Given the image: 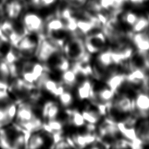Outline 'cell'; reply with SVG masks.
Segmentation results:
<instances>
[{
	"mask_svg": "<svg viewBox=\"0 0 149 149\" xmlns=\"http://www.w3.org/2000/svg\"><path fill=\"white\" fill-rule=\"evenodd\" d=\"M41 103L23 102L18 103L17 113L13 122L27 133L42 129Z\"/></svg>",
	"mask_w": 149,
	"mask_h": 149,
	"instance_id": "obj_1",
	"label": "cell"
},
{
	"mask_svg": "<svg viewBox=\"0 0 149 149\" xmlns=\"http://www.w3.org/2000/svg\"><path fill=\"white\" fill-rule=\"evenodd\" d=\"M28 134L14 122L0 128V147L6 148H26Z\"/></svg>",
	"mask_w": 149,
	"mask_h": 149,
	"instance_id": "obj_2",
	"label": "cell"
},
{
	"mask_svg": "<svg viewBox=\"0 0 149 149\" xmlns=\"http://www.w3.org/2000/svg\"><path fill=\"white\" fill-rule=\"evenodd\" d=\"M133 99L134 95H132L127 90H121L117 93L111 102L108 116L117 121L132 114Z\"/></svg>",
	"mask_w": 149,
	"mask_h": 149,
	"instance_id": "obj_3",
	"label": "cell"
},
{
	"mask_svg": "<svg viewBox=\"0 0 149 149\" xmlns=\"http://www.w3.org/2000/svg\"><path fill=\"white\" fill-rule=\"evenodd\" d=\"M18 102L7 88H0V128L11 124L17 113Z\"/></svg>",
	"mask_w": 149,
	"mask_h": 149,
	"instance_id": "obj_4",
	"label": "cell"
},
{
	"mask_svg": "<svg viewBox=\"0 0 149 149\" xmlns=\"http://www.w3.org/2000/svg\"><path fill=\"white\" fill-rule=\"evenodd\" d=\"M62 51L71 63L82 61L90 54L85 49L84 38L71 35H69L65 40Z\"/></svg>",
	"mask_w": 149,
	"mask_h": 149,
	"instance_id": "obj_5",
	"label": "cell"
},
{
	"mask_svg": "<svg viewBox=\"0 0 149 149\" xmlns=\"http://www.w3.org/2000/svg\"><path fill=\"white\" fill-rule=\"evenodd\" d=\"M26 33L20 20H12L3 18L0 22V36L13 47Z\"/></svg>",
	"mask_w": 149,
	"mask_h": 149,
	"instance_id": "obj_6",
	"label": "cell"
},
{
	"mask_svg": "<svg viewBox=\"0 0 149 149\" xmlns=\"http://www.w3.org/2000/svg\"><path fill=\"white\" fill-rule=\"evenodd\" d=\"M45 18L35 10L24 11L19 20L26 33L36 34L42 37L44 35Z\"/></svg>",
	"mask_w": 149,
	"mask_h": 149,
	"instance_id": "obj_7",
	"label": "cell"
},
{
	"mask_svg": "<svg viewBox=\"0 0 149 149\" xmlns=\"http://www.w3.org/2000/svg\"><path fill=\"white\" fill-rule=\"evenodd\" d=\"M41 36L36 34L26 33L15 47L22 60L35 58Z\"/></svg>",
	"mask_w": 149,
	"mask_h": 149,
	"instance_id": "obj_8",
	"label": "cell"
},
{
	"mask_svg": "<svg viewBox=\"0 0 149 149\" xmlns=\"http://www.w3.org/2000/svg\"><path fill=\"white\" fill-rule=\"evenodd\" d=\"M107 39L102 29H98L88 34L84 38V44L86 52L94 56L107 48Z\"/></svg>",
	"mask_w": 149,
	"mask_h": 149,
	"instance_id": "obj_9",
	"label": "cell"
},
{
	"mask_svg": "<svg viewBox=\"0 0 149 149\" xmlns=\"http://www.w3.org/2000/svg\"><path fill=\"white\" fill-rule=\"evenodd\" d=\"M132 114L138 120L149 118V91L148 90L144 89L135 90Z\"/></svg>",
	"mask_w": 149,
	"mask_h": 149,
	"instance_id": "obj_10",
	"label": "cell"
},
{
	"mask_svg": "<svg viewBox=\"0 0 149 149\" xmlns=\"http://www.w3.org/2000/svg\"><path fill=\"white\" fill-rule=\"evenodd\" d=\"M52 144L51 134L45 131L43 129H41L36 132L28 133L26 148H51Z\"/></svg>",
	"mask_w": 149,
	"mask_h": 149,
	"instance_id": "obj_11",
	"label": "cell"
},
{
	"mask_svg": "<svg viewBox=\"0 0 149 149\" xmlns=\"http://www.w3.org/2000/svg\"><path fill=\"white\" fill-rule=\"evenodd\" d=\"M95 83L92 78H84L80 80L76 87L75 96L82 102H90L94 97Z\"/></svg>",
	"mask_w": 149,
	"mask_h": 149,
	"instance_id": "obj_12",
	"label": "cell"
},
{
	"mask_svg": "<svg viewBox=\"0 0 149 149\" xmlns=\"http://www.w3.org/2000/svg\"><path fill=\"white\" fill-rule=\"evenodd\" d=\"M127 37L135 52L146 54L149 53V31L132 33L128 31Z\"/></svg>",
	"mask_w": 149,
	"mask_h": 149,
	"instance_id": "obj_13",
	"label": "cell"
},
{
	"mask_svg": "<svg viewBox=\"0 0 149 149\" xmlns=\"http://www.w3.org/2000/svg\"><path fill=\"white\" fill-rule=\"evenodd\" d=\"M1 12L5 18L19 20L24 13V5L21 0H10L4 4Z\"/></svg>",
	"mask_w": 149,
	"mask_h": 149,
	"instance_id": "obj_14",
	"label": "cell"
},
{
	"mask_svg": "<svg viewBox=\"0 0 149 149\" xmlns=\"http://www.w3.org/2000/svg\"><path fill=\"white\" fill-rule=\"evenodd\" d=\"M41 116L43 122L59 118L62 107L57 100H48L41 103Z\"/></svg>",
	"mask_w": 149,
	"mask_h": 149,
	"instance_id": "obj_15",
	"label": "cell"
},
{
	"mask_svg": "<svg viewBox=\"0 0 149 149\" xmlns=\"http://www.w3.org/2000/svg\"><path fill=\"white\" fill-rule=\"evenodd\" d=\"M116 93L105 83L102 86H95L94 85V97L91 102H89L92 104L96 103L110 104L113 102Z\"/></svg>",
	"mask_w": 149,
	"mask_h": 149,
	"instance_id": "obj_16",
	"label": "cell"
},
{
	"mask_svg": "<svg viewBox=\"0 0 149 149\" xmlns=\"http://www.w3.org/2000/svg\"><path fill=\"white\" fill-rule=\"evenodd\" d=\"M63 111L65 115L63 120L66 125H69L76 129L84 128L86 123L81 111L73 107L63 109Z\"/></svg>",
	"mask_w": 149,
	"mask_h": 149,
	"instance_id": "obj_17",
	"label": "cell"
},
{
	"mask_svg": "<svg viewBox=\"0 0 149 149\" xmlns=\"http://www.w3.org/2000/svg\"><path fill=\"white\" fill-rule=\"evenodd\" d=\"M81 111L86 124L97 126L103 118L96 107L89 102Z\"/></svg>",
	"mask_w": 149,
	"mask_h": 149,
	"instance_id": "obj_18",
	"label": "cell"
},
{
	"mask_svg": "<svg viewBox=\"0 0 149 149\" xmlns=\"http://www.w3.org/2000/svg\"><path fill=\"white\" fill-rule=\"evenodd\" d=\"M60 81L65 89L73 90L79 81V77L74 69L70 68L69 70L60 74Z\"/></svg>",
	"mask_w": 149,
	"mask_h": 149,
	"instance_id": "obj_19",
	"label": "cell"
},
{
	"mask_svg": "<svg viewBox=\"0 0 149 149\" xmlns=\"http://www.w3.org/2000/svg\"><path fill=\"white\" fill-rule=\"evenodd\" d=\"M137 137L141 141L144 148L149 145V118L140 119L136 124Z\"/></svg>",
	"mask_w": 149,
	"mask_h": 149,
	"instance_id": "obj_20",
	"label": "cell"
},
{
	"mask_svg": "<svg viewBox=\"0 0 149 149\" xmlns=\"http://www.w3.org/2000/svg\"><path fill=\"white\" fill-rule=\"evenodd\" d=\"M139 17V15L137 12L129 10L124 13L122 12L118 15V20L120 24L126 26L130 30L134 24L137 22Z\"/></svg>",
	"mask_w": 149,
	"mask_h": 149,
	"instance_id": "obj_21",
	"label": "cell"
},
{
	"mask_svg": "<svg viewBox=\"0 0 149 149\" xmlns=\"http://www.w3.org/2000/svg\"><path fill=\"white\" fill-rule=\"evenodd\" d=\"M13 79L10 68L5 61L0 62V88H7Z\"/></svg>",
	"mask_w": 149,
	"mask_h": 149,
	"instance_id": "obj_22",
	"label": "cell"
},
{
	"mask_svg": "<svg viewBox=\"0 0 149 149\" xmlns=\"http://www.w3.org/2000/svg\"><path fill=\"white\" fill-rule=\"evenodd\" d=\"M56 100L63 109L72 108L74 103V94L73 90L65 89L57 97Z\"/></svg>",
	"mask_w": 149,
	"mask_h": 149,
	"instance_id": "obj_23",
	"label": "cell"
},
{
	"mask_svg": "<svg viewBox=\"0 0 149 149\" xmlns=\"http://www.w3.org/2000/svg\"><path fill=\"white\" fill-rule=\"evenodd\" d=\"M149 30V17L148 15H139L137 22L130 29L132 33L142 32Z\"/></svg>",
	"mask_w": 149,
	"mask_h": 149,
	"instance_id": "obj_24",
	"label": "cell"
},
{
	"mask_svg": "<svg viewBox=\"0 0 149 149\" xmlns=\"http://www.w3.org/2000/svg\"><path fill=\"white\" fill-rule=\"evenodd\" d=\"M61 1L65 3L69 6L74 8V9H79L84 6L87 2V0H61Z\"/></svg>",
	"mask_w": 149,
	"mask_h": 149,
	"instance_id": "obj_25",
	"label": "cell"
},
{
	"mask_svg": "<svg viewBox=\"0 0 149 149\" xmlns=\"http://www.w3.org/2000/svg\"><path fill=\"white\" fill-rule=\"evenodd\" d=\"M71 148L70 145L69 144L68 142L66 140L65 137L64 139L61 140L60 141L58 142L56 144L53 145L52 148H56V149H62V148Z\"/></svg>",
	"mask_w": 149,
	"mask_h": 149,
	"instance_id": "obj_26",
	"label": "cell"
},
{
	"mask_svg": "<svg viewBox=\"0 0 149 149\" xmlns=\"http://www.w3.org/2000/svg\"><path fill=\"white\" fill-rule=\"evenodd\" d=\"M58 0H41V8H49L54 5Z\"/></svg>",
	"mask_w": 149,
	"mask_h": 149,
	"instance_id": "obj_27",
	"label": "cell"
},
{
	"mask_svg": "<svg viewBox=\"0 0 149 149\" xmlns=\"http://www.w3.org/2000/svg\"><path fill=\"white\" fill-rule=\"evenodd\" d=\"M149 0H127V3H129L134 6H141Z\"/></svg>",
	"mask_w": 149,
	"mask_h": 149,
	"instance_id": "obj_28",
	"label": "cell"
},
{
	"mask_svg": "<svg viewBox=\"0 0 149 149\" xmlns=\"http://www.w3.org/2000/svg\"><path fill=\"white\" fill-rule=\"evenodd\" d=\"M148 17H149V14H148Z\"/></svg>",
	"mask_w": 149,
	"mask_h": 149,
	"instance_id": "obj_29",
	"label": "cell"
},
{
	"mask_svg": "<svg viewBox=\"0 0 149 149\" xmlns=\"http://www.w3.org/2000/svg\"><path fill=\"white\" fill-rule=\"evenodd\" d=\"M0 148H1V147H0Z\"/></svg>",
	"mask_w": 149,
	"mask_h": 149,
	"instance_id": "obj_30",
	"label": "cell"
},
{
	"mask_svg": "<svg viewBox=\"0 0 149 149\" xmlns=\"http://www.w3.org/2000/svg\"><path fill=\"white\" fill-rule=\"evenodd\" d=\"M148 31H149V30H148Z\"/></svg>",
	"mask_w": 149,
	"mask_h": 149,
	"instance_id": "obj_31",
	"label": "cell"
}]
</instances>
